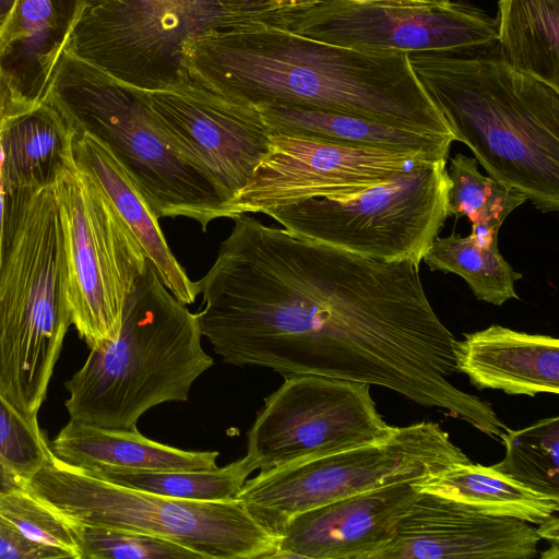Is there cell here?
<instances>
[{"instance_id":"4","label":"cell","mask_w":559,"mask_h":559,"mask_svg":"<svg viewBox=\"0 0 559 559\" xmlns=\"http://www.w3.org/2000/svg\"><path fill=\"white\" fill-rule=\"evenodd\" d=\"M316 0H85L64 50L134 88L183 79V49L210 33L292 29Z\"/></svg>"},{"instance_id":"25","label":"cell","mask_w":559,"mask_h":559,"mask_svg":"<svg viewBox=\"0 0 559 559\" xmlns=\"http://www.w3.org/2000/svg\"><path fill=\"white\" fill-rule=\"evenodd\" d=\"M447 171L450 180L449 216L467 217L472 225L471 235L479 242L498 241L504 219L527 198L521 191L480 174L475 157L460 153L450 159Z\"/></svg>"},{"instance_id":"33","label":"cell","mask_w":559,"mask_h":559,"mask_svg":"<svg viewBox=\"0 0 559 559\" xmlns=\"http://www.w3.org/2000/svg\"><path fill=\"white\" fill-rule=\"evenodd\" d=\"M5 213H7V199H5V191H4V187H3V180H2V147L0 144V275H1L2 266H3L4 246H5Z\"/></svg>"},{"instance_id":"29","label":"cell","mask_w":559,"mask_h":559,"mask_svg":"<svg viewBox=\"0 0 559 559\" xmlns=\"http://www.w3.org/2000/svg\"><path fill=\"white\" fill-rule=\"evenodd\" d=\"M0 515L23 537L59 558L82 559L78 524L68 520L28 487L0 495Z\"/></svg>"},{"instance_id":"27","label":"cell","mask_w":559,"mask_h":559,"mask_svg":"<svg viewBox=\"0 0 559 559\" xmlns=\"http://www.w3.org/2000/svg\"><path fill=\"white\" fill-rule=\"evenodd\" d=\"M253 471L245 455L223 467L212 469L126 473L103 477L123 486L171 498L226 501L237 497Z\"/></svg>"},{"instance_id":"17","label":"cell","mask_w":559,"mask_h":559,"mask_svg":"<svg viewBox=\"0 0 559 559\" xmlns=\"http://www.w3.org/2000/svg\"><path fill=\"white\" fill-rule=\"evenodd\" d=\"M85 0H15L0 33V74L31 104L45 99Z\"/></svg>"},{"instance_id":"32","label":"cell","mask_w":559,"mask_h":559,"mask_svg":"<svg viewBox=\"0 0 559 559\" xmlns=\"http://www.w3.org/2000/svg\"><path fill=\"white\" fill-rule=\"evenodd\" d=\"M37 104L27 103L17 96L10 84L0 74V130L11 117Z\"/></svg>"},{"instance_id":"8","label":"cell","mask_w":559,"mask_h":559,"mask_svg":"<svg viewBox=\"0 0 559 559\" xmlns=\"http://www.w3.org/2000/svg\"><path fill=\"white\" fill-rule=\"evenodd\" d=\"M469 459L438 424L420 421L388 439L282 467L247 479L238 498L278 537L286 523L310 509L400 481H415Z\"/></svg>"},{"instance_id":"22","label":"cell","mask_w":559,"mask_h":559,"mask_svg":"<svg viewBox=\"0 0 559 559\" xmlns=\"http://www.w3.org/2000/svg\"><path fill=\"white\" fill-rule=\"evenodd\" d=\"M418 492L464 503L483 513L539 525L557 515L559 498L535 491L492 466L471 461L452 464L412 483Z\"/></svg>"},{"instance_id":"10","label":"cell","mask_w":559,"mask_h":559,"mask_svg":"<svg viewBox=\"0 0 559 559\" xmlns=\"http://www.w3.org/2000/svg\"><path fill=\"white\" fill-rule=\"evenodd\" d=\"M248 432L254 471L383 441L397 429L378 412L370 385L316 374L284 376Z\"/></svg>"},{"instance_id":"11","label":"cell","mask_w":559,"mask_h":559,"mask_svg":"<svg viewBox=\"0 0 559 559\" xmlns=\"http://www.w3.org/2000/svg\"><path fill=\"white\" fill-rule=\"evenodd\" d=\"M292 32L361 50L474 55L497 43L484 10L450 0H316Z\"/></svg>"},{"instance_id":"21","label":"cell","mask_w":559,"mask_h":559,"mask_svg":"<svg viewBox=\"0 0 559 559\" xmlns=\"http://www.w3.org/2000/svg\"><path fill=\"white\" fill-rule=\"evenodd\" d=\"M71 138L69 122L45 100L11 117L0 131L4 191L51 185Z\"/></svg>"},{"instance_id":"14","label":"cell","mask_w":559,"mask_h":559,"mask_svg":"<svg viewBox=\"0 0 559 559\" xmlns=\"http://www.w3.org/2000/svg\"><path fill=\"white\" fill-rule=\"evenodd\" d=\"M539 539L525 521L419 492L393 539L372 559H532Z\"/></svg>"},{"instance_id":"6","label":"cell","mask_w":559,"mask_h":559,"mask_svg":"<svg viewBox=\"0 0 559 559\" xmlns=\"http://www.w3.org/2000/svg\"><path fill=\"white\" fill-rule=\"evenodd\" d=\"M27 487L75 524L167 539L202 559H266L277 542L238 498L194 501L157 495L70 465L53 453Z\"/></svg>"},{"instance_id":"26","label":"cell","mask_w":559,"mask_h":559,"mask_svg":"<svg viewBox=\"0 0 559 559\" xmlns=\"http://www.w3.org/2000/svg\"><path fill=\"white\" fill-rule=\"evenodd\" d=\"M504 457L492 465L501 474L526 487L559 498V418L540 419L500 436Z\"/></svg>"},{"instance_id":"2","label":"cell","mask_w":559,"mask_h":559,"mask_svg":"<svg viewBox=\"0 0 559 559\" xmlns=\"http://www.w3.org/2000/svg\"><path fill=\"white\" fill-rule=\"evenodd\" d=\"M202 336L198 314L171 295L147 260L118 336L91 348L64 382L70 419L132 429L152 407L187 401L194 381L214 362Z\"/></svg>"},{"instance_id":"18","label":"cell","mask_w":559,"mask_h":559,"mask_svg":"<svg viewBox=\"0 0 559 559\" xmlns=\"http://www.w3.org/2000/svg\"><path fill=\"white\" fill-rule=\"evenodd\" d=\"M71 128V151L75 162L94 177L109 198L165 287L182 305L193 304L199 295L197 282L188 276L173 254L158 217L130 171L102 140L86 130Z\"/></svg>"},{"instance_id":"35","label":"cell","mask_w":559,"mask_h":559,"mask_svg":"<svg viewBox=\"0 0 559 559\" xmlns=\"http://www.w3.org/2000/svg\"><path fill=\"white\" fill-rule=\"evenodd\" d=\"M14 3L15 0H0V33L13 10Z\"/></svg>"},{"instance_id":"7","label":"cell","mask_w":559,"mask_h":559,"mask_svg":"<svg viewBox=\"0 0 559 559\" xmlns=\"http://www.w3.org/2000/svg\"><path fill=\"white\" fill-rule=\"evenodd\" d=\"M447 159L418 160L347 198H311L265 211L293 236L361 257L418 264L443 227Z\"/></svg>"},{"instance_id":"13","label":"cell","mask_w":559,"mask_h":559,"mask_svg":"<svg viewBox=\"0 0 559 559\" xmlns=\"http://www.w3.org/2000/svg\"><path fill=\"white\" fill-rule=\"evenodd\" d=\"M418 160L426 159L270 131L266 153L225 204L226 216L264 213L311 198H347L390 180Z\"/></svg>"},{"instance_id":"20","label":"cell","mask_w":559,"mask_h":559,"mask_svg":"<svg viewBox=\"0 0 559 559\" xmlns=\"http://www.w3.org/2000/svg\"><path fill=\"white\" fill-rule=\"evenodd\" d=\"M270 131L294 133L353 147L447 159L453 138L383 124L355 116L297 107H258Z\"/></svg>"},{"instance_id":"5","label":"cell","mask_w":559,"mask_h":559,"mask_svg":"<svg viewBox=\"0 0 559 559\" xmlns=\"http://www.w3.org/2000/svg\"><path fill=\"white\" fill-rule=\"evenodd\" d=\"M44 100L110 147L158 218H190L203 231L226 218L212 183L169 144L133 87L63 49Z\"/></svg>"},{"instance_id":"23","label":"cell","mask_w":559,"mask_h":559,"mask_svg":"<svg viewBox=\"0 0 559 559\" xmlns=\"http://www.w3.org/2000/svg\"><path fill=\"white\" fill-rule=\"evenodd\" d=\"M498 55L559 88V0H499Z\"/></svg>"},{"instance_id":"16","label":"cell","mask_w":559,"mask_h":559,"mask_svg":"<svg viewBox=\"0 0 559 559\" xmlns=\"http://www.w3.org/2000/svg\"><path fill=\"white\" fill-rule=\"evenodd\" d=\"M457 372L478 390L512 395L559 393V341L492 324L465 333L454 348Z\"/></svg>"},{"instance_id":"36","label":"cell","mask_w":559,"mask_h":559,"mask_svg":"<svg viewBox=\"0 0 559 559\" xmlns=\"http://www.w3.org/2000/svg\"><path fill=\"white\" fill-rule=\"evenodd\" d=\"M352 1L364 2V1H369V0H352Z\"/></svg>"},{"instance_id":"19","label":"cell","mask_w":559,"mask_h":559,"mask_svg":"<svg viewBox=\"0 0 559 559\" xmlns=\"http://www.w3.org/2000/svg\"><path fill=\"white\" fill-rule=\"evenodd\" d=\"M61 461L107 476L126 473L200 471L217 467V451H187L151 440L138 428H106L76 420L50 444Z\"/></svg>"},{"instance_id":"9","label":"cell","mask_w":559,"mask_h":559,"mask_svg":"<svg viewBox=\"0 0 559 559\" xmlns=\"http://www.w3.org/2000/svg\"><path fill=\"white\" fill-rule=\"evenodd\" d=\"M63 234L71 324L96 348L120 331L126 302L147 259L136 238L71 147L52 181Z\"/></svg>"},{"instance_id":"34","label":"cell","mask_w":559,"mask_h":559,"mask_svg":"<svg viewBox=\"0 0 559 559\" xmlns=\"http://www.w3.org/2000/svg\"><path fill=\"white\" fill-rule=\"evenodd\" d=\"M536 527L537 534L539 538L547 539L552 545H558L559 542V519L558 515H554L537 525Z\"/></svg>"},{"instance_id":"30","label":"cell","mask_w":559,"mask_h":559,"mask_svg":"<svg viewBox=\"0 0 559 559\" xmlns=\"http://www.w3.org/2000/svg\"><path fill=\"white\" fill-rule=\"evenodd\" d=\"M82 559H202L174 542L146 534L78 524Z\"/></svg>"},{"instance_id":"28","label":"cell","mask_w":559,"mask_h":559,"mask_svg":"<svg viewBox=\"0 0 559 559\" xmlns=\"http://www.w3.org/2000/svg\"><path fill=\"white\" fill-rule=\"evenodd\" d=\"M51 453L37 418L26 416L0 394V495L26 488Z\"/></svg>"},{"instance_id":"24","label":"cell","mask_w":559,"mask_h":559,"mask_svg":"<svg viewBox=\"0 0 559 559\" xmlns=\"http://www.w3.org/2000/svg\"><path fill=\"white\" fill-rule=\"evenodd\" d=\"M423 261L431 271L461 276L480 301L501 306L510 299H519L515 283L523 274L502 257L498 241L485 245L471 234L437 236Z\"/></svg>"},{"instance_id":"31","label":"cell","mask_w":559,"mask_h":559,"mask_svg":"<svg viewBox=\"0 0 559 559\" xmlns=\"http://www.w3.org/2000/svg\"><path fill=\"white\" fill-rule=\"evenodd\" d=\"M58 555L23 537L0 515V559H52Z\"/></svg>"},{"instance_id":"3","label":"cell","mask_w":559,"mask_h":559,"mask_svg":"<svg viewBox=\"0 0 559 559\" xmlns=\"http://www.w3.org/2000/svg\"><path fill=\"white\" fill-rule=\"evenodd\" d=\"M0 275V394L37 418L71 324L53 186L5 192Z\"/></svg>"},{"instance_id":"15","label":"cell","mask_w":559,"mask_h":559,"mask_svg":"<svg viewBox=\"0 0 559 559\" xmlns=\"http://www.w3.org/2000/svg\"><path fill=\"white\" fill-rule=\"evenodd\" d=\"M400 481L292 518L270 558L372 559L394 537L419 492Z\"/></svg>"},{"instance_id":"12","label":"cell","mask_w":559,"mask_h":559,"mask_svg":"<svg viewBox=\"0 0 559 559\" xmlns=\"http://www.w3.org/2000/svg\"><path fill=\"white\" fill-rule=\"evenodd\" d=\"M134 90L169 144L212 183L225 207L267 151L270 129L259 108L189 78Z\"/></svg>"},{"instance_id":"1","label":"cell","mask_w":559,"mask_h":559,"mask_svg":"<svg viewBox=\"0 0 559 559\" xmlns=\"http://www.w3.org/2000/svg\"><path fill=\"white\" fill-rule=\"evenodd\" d=\"M411 64L445 118L496 181L543 213L559 210V88L499 55L412 53Z\"/></svg>"}]
</instances>
